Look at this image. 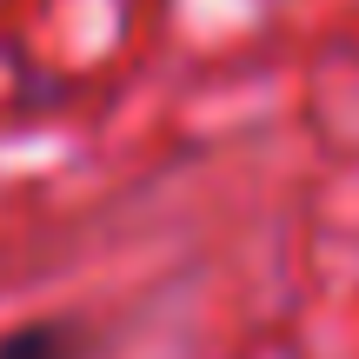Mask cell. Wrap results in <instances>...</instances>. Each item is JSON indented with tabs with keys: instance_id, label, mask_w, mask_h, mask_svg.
<instances>
[{
	"instance_id": "1",
	"label": "cell",
	"mask_w": 359,
	"mask_h": 359,
	"mask_svg": "<svg viewBox=\"0 0 359 359\" xmlns=\"http://www.w3.org/2000/svg\"><path fill=\"white\" fill-rule=\"evenodd\" d=\"M0 359H87L80 320H20L0 333Z\"/></svg>"
}]
</instances>
